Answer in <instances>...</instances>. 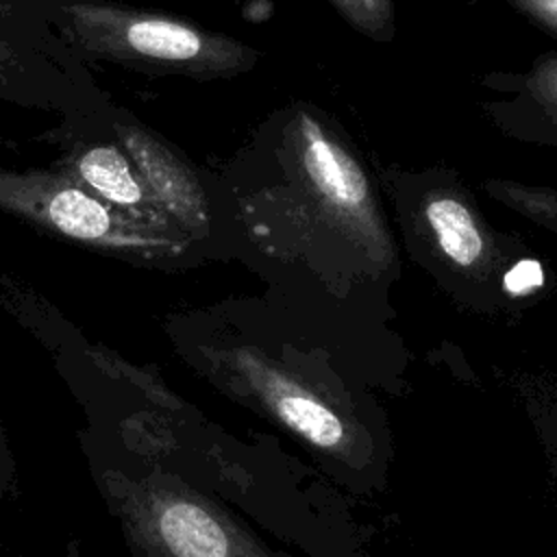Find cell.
Instances as JSON below:
<instances>
[{
    "label": "cell",
    "mask_w": 557,
    "mask_h": 557,
    "mask_svg": "<svg viewBox=\"0 0 557 557\" xmlns=\"http://www.w3.org/2000/svg\"><path fill=\"white\" fill-rule=\"evenodd\" d=\"M50 33L83 63L107 61L144 74L233 76L255 63L244 44L185 20L109 0H46Z\"/></svg>",
    "instance_id": "6da1fadb"
},
{
    "label": "cell",
    "mask_w": 557,
    "mask_h": 557,
    "mask_svg": "<svg viewBox=\"0 0 557 557\" xmlns=\"http://www.w3.org/2000/svg\"><path fill=\"white\" fill-rule=\"evenodd\" d=\"M0 211L50 235L148 268H183L200 252L183 233L161 231L50 168L0 165Z\"/></svg>",
    "instance_id": "7a4b0ae2"
},
{
    "label": "cell",
    "mask_w": 557,
    "mask_h": 557,
    "mask_svg": "<svg viewBox=\"0 0 557 557\" xmlns=\"http://www.w3.org/2000/svg\"><path fill=\"white\" fill-rule=\"evenodd\" d=\"M0 102L63 120L104 113L113 104L87 65L54 35L9 26H0Z\"/></svg>",
    "instance_id": "3957f363"
},
{
    "label": "cell",
    "mask_w": 557,
    "mask_h": 557,
    "mask_svg": "<svg viewBox=\"0 0 557 557\" xmlns=\"http://www.w3.org/2000/svg\"><path fill=\"white\" fill-rule=\"evenodd\" d=\"M104 115L96 113L63 120V126L59 128V135L63 139V152L52 168L63 172L98 198L107 200L109 205L128 211L131 215L161 231L183 233L161 211L159 202L139 176L135 163L109 133Z\"/></svg>",
    "instance_id": "277c9868"
},
{
    "label": "cell",
    "mask_w": 557,
    "mask_h": 557,
    "mask_svg": "<svg viewBox=\"0 0 557 557\" xmlns=\"http://www.w3.org/2000/svg\"><path fill=\"white\" fill-rule=\"evenodd\" d=\"M104 124L135 163L168 220L200 244L211 233V202L191 165L126 109L111 104Z\"/></svg>",
    "instance_id": "5b68a950"
},
{
    "label": "cell",
    "mask_w": 557,
    "mask_h": 557,
    "mask_svg": "<svg viewBox=\"0 0 557 557\" xmlns=\"http://www.w3.org/2000/svg\"><path fill=\"white\" fill-rule=\"evenodd\" d=\"M296 157L318 200L331 215L361 226L374 237V207L359 163L309 115L298 117Z\"/></svg>",
    "instance_id": "8992f818"
},
{
    "label": "cell",
    "mask_w": 557,
    "mask_h": 557,
    "mask_svg": "<svg viewBox=\"0 0 557 557\" xmlns=\"http://www.w3.org/2000/svg\"><path fill=\"white\" fill-rule=\"evenodd\" d=\"M222 361L235 372L257 398L294 433L318 448L339 450L348 435L339 416L298 383L283 376L248 348L222 355Z\"/></svg>",
    "instance_id": "52a82bcc"
},
{
    "label": "cell",
    "mask_w": 557,
    "mask_h": 557,
    "mask_svg": "<svg viewBox=\"0 0 557 557\" xmlns=\"http://www.w3.org/2000/svg\"><path fill=\"white\" fill-rule=\"evenodd\" d=\"M422 218L437 250L453 268L472 270L485 259L487 244L483 231L463 200L450 194H435L424 200Z\"/></svg>",
    "instance_id": "ba28073f"
},
{
    "label": "cell",
    "mask_w": 557,
    "mask_h": 557,
    "mask_svg": "<svg viewBox=\"0 0 557 557\" xmlns=\"http://www.w3.org/2000/svg\"><path fill=\"white\" fill-rule=\"evenodd\" d=\"M522 98L531 104L535 131L557 133V54L542 59L524 78Z\"/></svg>",
    "instance_id": "9c48e42d"
},
{
    "label": "cell",
    "mask_w": 557,
    "mask_h": 557,
    "mask_svg": "<svg viewBox=\"0 0 557 557\" xmlns=\"http://www.w3.org/2000/svg\"><path fill=\"white\" fill-rule=\"evenodd\" d=\"M335 7L368 35H383L392 26V0H333Z\"/></svg>",
    "instance_id": "30bf717a"
},
{
    "label": "cell",
    "mask_w": 557,
    "mask_h": 557,
    "mask_svg": "<svg viewBox=\"0 0 557 557\" xmlns=\"http://www.w3.org/2000/svg\"><path fill=\"white\" fill-rule=\"evenodd\" d=\"M0 26L52 35L46 22V0H0Z\"/></svg>",
    "instance_id": "8fae6325"
},
{
    "label": "cell",
    "mask_w": 557,
    "mask_h": 557,
    "mask_svg": "<svg viewBox=\"0 0 557 557\" xmlns=\"http://www.w3.org/2000/svg\"><path fill=\"white\" fill-rule=\"evenodd\" d=\"M542 281H544V276H542L540 263L529 261V259L516 263V265L505 274V287H507V292L513 294V296H524V294H529L531 289L540 287Z\"/></svg>",
    "instance_id": "7c38bea8"
},
{
    "label": "cell",
    "mask_w": 557,
    "mask_h": 557,
    "mask_svg": "<svg viewBox=\"0 0 557 557\" xmlns=\"http://www.w3.org/2000/svg\"><path fill=\"white\" fill-rule=\"evenodd\" d=\"M546 30L557 33V0H507Z\"/></svg>",
    "instance_id": "4fadbf2b"
},
{
    "label": "cell",
    "mask_w": 557,
    "mask_h": 557,
    "mask_svg": "<svg viewBox=\"0 0 557 557\" xmlns=\"http://www.w3.org/2000/svg\"><path fill=\"white\" fill-rule=\"evenodd\" d=\"M540 194V191H537ZM544 200H548V202H553V205H557V194H553V191H542L540 194ZM553 222H557V218H553V220H546L544 224H553Z\"/></svg>",
    "instance_id": "5bb4252c"
},
{
    "label": "cell",
    "mask_w": 557,
    "mask_h": 557,
    "mask_svg": "<svg viewBox=\"0 0 557 557\" xmlns=\"http://www.w3.org/2000/svg\"><path fill=\"white\" fill-rule=\"evenodd\" d=\"M0 455H2V457L7 455V448H4V437H2V429H0Z\"/></svg>",
    "instance_id": "9a60e30c"
}]
</instances>
